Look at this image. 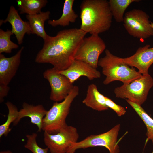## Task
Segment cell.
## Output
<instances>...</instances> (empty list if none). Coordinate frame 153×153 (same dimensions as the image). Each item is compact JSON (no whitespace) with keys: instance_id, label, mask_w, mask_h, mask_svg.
<instances>
[{"instance_id":"1","label":"cell","mask_w":153,"mask_h":153,"mask_svg":"<svg viewBox=\"0 0 153 153\" xmlns=\"http://www.w3.org/2000/svg\"><path fill=\"white\" fill-rule=\"evenodd\" d=\"M87 33L80 28H73L58 31L54 36L48 35L35 61L48 63L60 71L67 69L75 60L76 52Z\"/></svg>"},{"instance_id":"2","label":"cell","mask_w":153,"mask_h":153,"mask_svg":"<svg viewBox=\"0 0 153 153\" xmlns=\"http://www.w3.org/2000/svg\"><path fill=\"white\" fill-rule=\"evenodd\" d=\"M80 29L92 35H99L109 29L113 17L109 1L84 0L80 5Z\"/></svg>"},{"instance_id":"3","label":"cell","mask_w":153,"mask_h":153,"mask_svg":"<svg viewBox=\"0 0 153 153\" xmlns=\"http://www.w3.org/2000/svg\"><path fill=\"white\" fill-rule=\"evenodd\" d=\"M105 53V56L99 60L98 63L106 77L103 82L104 84L116 81H121L123 84H129L142 76L134 67L124 62L122 58L113 55L108 49Z\"/></svg>"},{"instance_id":"4","label":"cell","mask_w":153,"mask_h":153,"mask_svg":"<svg viewBox=\"0 0 153 153\" xmlns=\"http://www.w3.org/2000/svg\"><path fill=\"white\" fill-rule=\"evenodd\" d=\"M79 92L78 86L75 85L63 101L53 103L42 120V130L50 134H55L67 125L66 118L69 112L71 104L79 95Z\"/></svg>"},{"instance_id":"5","label":"cell","mask_w":153,"mask_h":153,"mask_svg":"<svg viewBox=\"0 0 153 153\" xmlns=\"http://www.w3.org/2000/svg\"><path fill=\"white\" fill-rule=\"evenodd\" d=\"M153 86V78L149 74L142 76L131 83L116 88V97L129 100L141 105L147 99L149 91Z\"/></svg>"},{"instance_id":"6","label":"cell","mask_w":153,"mask_h":153,"mask_svg":"<svg viewBox=\"0 0 153 153\" xmlns=\"http://www.w3.org/2000/svg\"><path fill=\"white\" fill-rule=\"evenodd\" d=\"M120 128V125L117 124L105 133L92 135L80 141L72 143L66 153H75L78 149L98 146L105 148L109 153H119L117 139Z\"/></svg>"},{"instance_id":"7","label":"cell","mask_w":153,"mask_h":153,"mask_svg":"<svg viewBox=\"0 0 153 153\" xmlns=\"http://www.w3.org/2000/svg\"><path fill=\"white\" fill-rule=\"evenodd\" d=\"M149 16L145 12L133 9L125 13L123 26L131 36L144 39L153 36Z\"/></svg>"},{"instance_id":"8","label":"cell","mask_w":153,"mask_h":153,"mask_svg":"<svg viewBox=\"0 0 153 153\" xmlns=\"http://www.w3.org/2000/svg\"><path fill=\"white\" fill-rule=\"evenodd\" d=\"M44 140L50 153H66L72 143L78 142L79 135L76 128L67 125L57 133L44 131Z\"/></svg>"},{"instance_id":"9","label":"cell","mask_w":153,"mask_h":153,"mask_svg":"<svg viewBox=\"0 0 153 153\" xmlns=\"http://www.w3.org/2000/svg\"><path fill=\"white\" fill-rule=\"evenodd\" d=\"M106 47L99 35L85 37L75 57L76 60L84 62L94 68L98 67L99 57Z\"/></svg>"},{"instance_id":"10","label":"cell","mask_w":153,"mask_h":153,"mask_svg":"<svg viewBox=\"0 0 153 153\" xmlns=\"http://www.w3.org/2000/svg\"><path fill=\"white\" fill-rule=\"evenodd\" d=\"M43 76L50 86V99L54 102L63 101L74 86L67 77L53 68L46 70Z\"/></svg>"},{"instance_id":"11","label":"cell","mask_w":153,"mask_h":153,"mask_svg":"<svg viewBox=\"0 0 153 153\" xmlns=\"http://www.w3.org/2000/svg\"><path fill=\"white\" fill-rule=\"evenodd\" d=\"M149 44L140 47L131 56L122 58L123 61L129 66L135 67L142 75L148 73V70L153 64V47Z\"/></svg>"},{"instance_id":"12","label":"cell","mask_w":153,"mask_h":153,"mask_svg":"<svg viewBox=\"0 0 153 153\" xmlns=\"http://www.w3.org/2000/svg\"><path fill=\"white\" fill-rule=\"evenodd\" d=\"M58 72L65 76L73 84L82 76L86 77L90 80L99 78L101 76L100 73L96 69L75 59L67 69Z\"/></svg>"},{"instance_id":"13","label":"cell","mask_w":153,"mask_h":153,"mask_svg":"<svg viewBox=\"0 0 153 153\" xmlns=\"http://www.w3.org/2000/svg\"><path fill=\"white\" fill-rule=\"evenodd\" d=\"M24 48L22 46L15 55L10 57L0 54V84L8 85L15 76L20 64Z\"/></svg>"},{"instance_id":"14","label":"cell","mask_w":153,"mask_h":153,"mask_svg":"<svg viewBox=\"0 0 153 153\" xmlns=\"http://www.w3.org/2000/svg\"><path fill=\"white\" fill-rule=\"evenodd\" d=\"M1 20V24L8 22L11 24L12 31L15 35L18 44L21 45L22 43L26 34L29 35L31 34L29 22L22 20L18 10L13 6H10L7 18L2 21Z\"/></svg>"},{"instance_id":"15","label":"cell","mask_w":153,"mask_h":153,"mask_svg":"<svg viewBox=\"0 0 153 153\" xmlns=\"http://www.w3.org/2000/svg\"><path fill=\"white\" fill-rule=\"evenodd\" d=\"M47 110L41 105H34L24 102L22 108L18 112L17 118L13 123L14 125H17L21 119L28 117L31 119V123L36 125L38 128L37 132L42 130V122L43 118L46 115Z\"/></svg>"},{"instance_id":"16","label":"cell","mask_w":153,"mask_h":153,"mask_svg":"<svg viewBox=\"0 0 153 153\" xmlns=\"http://www.w3.org/2000/svg\"><path fill=\"white\" fill-rule=\"evenodd\" d=\"M105 97L98 91L97 86L92 84L88 85L86 96L82 102L86 106L98 111L108 109L105 103Z\"/></svg>"},{"instance_id":"17","label":"cell","mask_w":153,"mask_h":153,"mask_svg":"<svg viewBox=\"0 0 153 153\" xmlns=\"http://www.w3.org/2000/svg\"><path fill=\"white\" fill-rule=\"evenodd\" d=\"M50 11L41 12L34 15L27 14L26 18L28 20L31 29V34H35L44 40L48 37L44 27L45 22L49 19Z\"/></svg>"},{"instance_id":"18","label":"cell","mask_w":153,"mask_h":153,"mask_svg":"<svg viewBox=\"0 0 153 153\" xmlns=\"http://www.w3.org/2000/svg\"><path fill=\"white\" fill-rule=\"evenodd\" d=\"M74 2V0H65L64 3L61 16L56 20H48V24L53 27L58 26L65 27L68 26L70 23L75 22L78 15L73 9Z\"/></svg>"},{"instance_id":"19","label":"cell","mask_w":153,"mask_h":153,"mask_svg":"<svg viewBox=\"0 0 153 153\" xmlns=\"http://www.w3.org/2000/svg\"><path fill=\"white\" fill-rule=\"evenodd\" d=\"M16 1L20 14L28 15L39 13L48 3L47 0H17Z\"/></svg>"},{"instance_id":"20","label":"cell","mask_w":153,"mask_h":153,"mask_svg":"<svg viewBox=\"0 0 153 153\" xmlns=\"http://www.w3.org/2000/svg\"><path fill=\"white\" fill-rule=\"evenodd\" d=\"M139 0H109L110 10L112 17L117 22H123L125 12L132 3L138 2Z\"/></svg>"},{"instance_id":"21","label":"cell","mask_w":153,"mask_h":153,"mask_svg":"<svg viewBox=\"0 0 153 153\" xmlns=\"http://www.w3.org/2000/svg\"><path fill=\"white\" fill-rule=\"evenodd\" d=\"M144 124L146 128V135L148 140L151 141L153 145V119L141 106L131 101L126 100Z\"/></svg>"},{"instance_id":"22","label":"cell","mask_w":153,"mask_h":153,"mask_svg":"<svg viewBox=\"0 0 153 153\" xmlns=\"http://www.w3.org/2000/svg\"><path fill=\"white\" fill-rule=\"evenodd\" d=\"M8 110L7 118L6 122L0 126V138L3 136H7L10 131V125L16 119L19 111L17 107L10 101L5 103Z\"/></svg>"},{"instance_id":"23","label":"cell","mask_w":153,"mask_h":153,"mask_svg":"<svg viewBox=\"0 0 153 153\" xmlns=\"http://www.w3.org/2000/svg\"><path fill=\"white\" fill-rule=\"evenodd\" d=\"M13 34L11 30H7L5 31L0 29V54L3 52L11 53L12 50L19 47L17 44L10 40L11 36Z\"/></svg>"},{"instance_id":"24","label":"cell","mask_w":153,"mask_h":153,"mask_svg":"<svg viewBox=\"0 0 153 153\" xmlns=\"http://www.w3.org/2000/svg\"><path fill=\"white\" fill-rule=\"evenodd\" d=\"M37 137V134L35 133L26 135L27 141L24 146L25 148L33 153H47L49 150L48 148H43L38 146L36 141Z\"/></svg>"},{"instance_id":"25","label":"cell","mask_w":153,"mask_h":153,"mask_svg":"<svg viewBox=\"0 0 153 153\" xmlns=\"http://www.w3.org/2000/svg\"><path fill=\"white\" fill-rule=\"evenodd\" d=\"M105 103L109 108L112 109L119 117L124 115L126 112L124 107L116 104L111 99L106 97H105Z\"/></svg>"},{"instance_id":"26","label":"cell","mask_w":153,"mask_h":153,"mask_svg":"<svg viewBox=\"0 0 153 153\" xmlns=\"http://www.w3.org/2000/svg\"><path fill=\"white\" fill-rule=\"evenodd\" d=\"M10 89L8 85L0 84V102L4 101V98L7 96Z\"/></svg>"},{"instance_id":"27","label":"cell","mask_w":153,"mask_h":153,"mask_svg":"<svg viewBox=\"0 0 153 153\" xmlns=\"http://www.w3.org/2000/svg\"><path fill=\"white\" fill-rule=\"evenodd\" d=\"M0 153H13L11 151L9 150L1 151Z\"/></svg>"},{"instance_id":"28","label":"cell","mask_w":153,"mask_h":153,"mask_svg":"<svg viewBox=\"0 0 153 153\" xmlns=\"http://www.w3.org/2000/svg\"><path fill=\"white\" fill-rule=\"evenodd\" d=\"M150 24H151V26H152V27L153 29V22L150 21Z\"/></svg>"}]
</instances>
